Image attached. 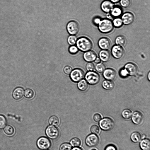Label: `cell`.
<instances>
[{
  "mask_svg": "<svg viewBox=\"0 0 150 150\" xmlns=\"http://www.w3.org/2000/svg\"><path fill=\"white\" fill-rule=\"evenodd\" d=\"M143 116L139 112L135 111L132 114L131 120L134 124L139 125L140 124L143 120Z\"/></svg>",
  "mask_w": 150,
  "mask_h": 150,
  "instance_id": "16",
  "label": "cell"
},
{
  "mask_svg": "<svg viewBox=\"0 0 150 150\" xmlns=\"http://www.w3.org/2000/svg\"><path fill=\"white\" fill-rule=\"evenodd\" d=\"M91 150H97L96 149H92Z\"/></svg>",
  "mask_w": 150,
  "mask_h": 150,
  "instance_id": "50",
  "label": "cell"
},
{
  "mask_svg": "<svg viewBox=\"0 0 150 150\" xmlns=\"http://www.w3.org/2000/svg\"><path fill=\"white\" fill-rule=\"evenodd\" d=\"M48 150V149H46V150Z\"/></svg>",
  "mask_w": 150,
  "mask_h": 150,
  "instance_id": "51",
  "label": "cell"
},
{
  "mask_svg": "<svg viewBox=\"0 0 150 150\" xmlns=\"http://www.w3.org/2000/svg\"><path fill=\"white\" fill-rule=\"evenodd\" d=\"M79 51V49L76 46L74 45H71L69 48V53L72 54L76 53Z\"/></svg>",
  "mask_w": 150,
  "mask_h": 150,
  "instance_id": "38",
  "label": "cell"
},
{
  "mask_svg": "<svg viewBox=\"0 0 150 150\" xmlns=\"http://www.w3.org/2000/svg\"><path fill=\"white\" fill-rule=\"evenodd\" d=\"M46 134L47 137L52 139H55L58 138L59 132L58 129L52 125L48 126L45 130Z\"/></svg>",
  "mask_w": 150,
  "mask_h": 150,
  "instance_id": "6",
  "label": "cell"
},
{
  "mask_svg": "<svg viewBox=\"0 0 150 150\" xmlns=\"http://www.w3.org/2000/svg\"><path fill=\"white\" fill-rule=\"evenodd\" d=\"M99 58L103 62H108L110 58V53L107 50H102L99 53Z\"/></svg>",
  "mask_w": 150,
  "mask_h": 150,
  "instance_id": "19",
  "label": "cell"
},
{
  "mask_svg": "<svg viewBox=\"0 0 150 150\" xmlns=\"http://www.w3.org/2000/svg\"><path fill=\"white\" fill-rule=\"evenodd\" d=\"M115 42L116 45L122 47L125 45L126 42V40L124 36L120 35L116 38Z\"/></svg>",
  "mask_w": 150,
  "mask_h": 150,
  "instance_id": "25",
  "label": "cell"
},
{
  "mask_svg": "<svg viewBox=\"0 0 150 150\" xmlns=\"http://www.w3.org/2000/svg\"><path fill=\"white\" fill-rule=\"evenodd\" d=\"M101 20V19L100 17H96L93 18L92 22L94 25H98Z\"/></svg>",
  "mask_w": 150,
  "mask_h": 150,
  "instance_id": "44",
  "label": "cell"
},
{
  "mask_svg": "<svg viewBox=\"0 0 150 150\" xmlns=\"http://www.w3.org/2000/svg\"><path fill=\"white\" fill-rule=\"evenodd\" d=\"M115 123L111 118L106 117L101 119L99 121V126L100 128L104 131H108L114 127Z\"/></svg>",
  "mask_w": 150,
  "mask_h": 150,
  "instance_id": "4",
  "label": "cell"
},
{
  "mask_svg": "<svg viewBox=\"0 0 150 150\" xmlns=\"http://www.w3.org/2000/svg\"><path fill=\"white\" fill-rule=\"evenodd\" d=\"M128 73V75L133 76L135 75L138 71L137 66L132 63H128L126 64L124 67Z\"/></svg>",
  "mask_w": 150,
  "mask_h": 150,
  "instance_id": "15",
  "label": "cell"
},
{
  "mask_svg": "<svg viewBox=\"0 0 150 150\" xmlns=\"http://www.w3.org/2000/svg\"><path fill=\"white\" fill-rule=\"evenodd\" d=\"M116 76V71L113 69L108 68L103 71V76L107 80H112L115 79Z\"/></svg>",
  "mask_w": 150,
  "mask_h": 150,
  "instance_id": "14",
  "label": "cell"
},
{
  "mask_svg": "<svg viewBox=\"0 0 150 150\" xmlns=\"http://www.w3.org/2000/svg\"><path fill=\"white\" fill-rule=\"evenodd\" d=\"M121 18L123 24L127 25L131 24L133 22L134 16L132 13L126 12L122 15Z\"/></svg>",
  "mask_w": 150,
  "mask_h": 150,
  "instance_id": "13",
  "label": "cell"
},
{
  "mask_svg": "<svg viewBox=\"0 0 150 150\" xmlns=\"http://www.w3.org/2000/svg\"><path fill=\"white\" fill-rule=\"evenodd\" d=\"M24 93V91L23 88L21 87H18L13 91L12 96L14 99L18 100L22 98Z\"/></svg>",
  "mask_w": 150,
  "mask_h": 150,
  "instance_id": "18",
  "label": "cell"
},
{
  "mask_svg": "<svg viewBox=\"0 0 150 150\" xmlns=\"http://www.w3.org/2000/svg\"><path fill=\"white\" fill-rule=\"evenodd\" d=\"M107 17L108 18H107L111 20L112 18L113 17L110 14L108 13L107 15Z\"/></svg>",
  "mask_w": 150,
  "mask_h": 150,
  "instance_id": "47",
  "label": "cell"
},
{
  "mask_svg": "<svg viewBox=\"0 0 150 150\" xmlns=\"http://www.w3.org/2000/svg\"><path fill=\"white\" fill-rule=\"evenodd\" d=\"M68 32L71 35H75L78 32L79 26L78 23L74 21H69L67 25Z\"/></svg>",
  "mask_w": 150,
  "mask_h": 150,
  "instance_id": "9",
  "label": "cell"
},
{
  "mask_svg": "<svg viewBox=\"0 0 150 150\" xmlns=\"http://www.w3.org/2000/svg\"><path fill=\"white\" fill-rule=\"evenodd\" d=\"M84 75V72L82 70L76 68L71 71L70 74V77L73 81L77 82L82 79Z\"/></svg>",
  "mask_w": 150,
  "mask_h": 150,
  "instance_id": "5",
  "label": "cell"
},
{
  "mask_svg": "<svg viewBox=\"0 0 150 150\" xmlns=\"http://www.w3.org/2000/svg\"><path fill=\"white\" fill-rule=\"evenodd\" d=\"M85 79L88 83L91 85H95L98 83L100 80L99 74L93 71H88L86 74Z\"/></svg>",
  "mask_w": 150,
  "mask_h": 150,
  "instance_id": "3",
  "label": "cell"
},
{
  "mask_svg": "<svg viewBox=\"0 0 150 150\" xmlns=\"http://www.w3.org/2000/svg\"><path fill=\"white\" fill-rule=\"evenodd\" d=\"M139 146L142 150H149L150 149L149 139L145 138L142 140L139 144Z\"/></svg>",
  "mask_w": 150,
  "mask_h": 150,
  "instance_id": "21",
  "label": "cell"
},
{
  "mask_svg": "<svg viewBox=\"0 0 150 150\" xmlns=\"http://www.w3.org/2000/svg\"><path fill=\"white\" fill-rule=\"evenodd\" d=\"M97 57L96 53L94 51L91 50L85 52L83 54L84 60L88 62L94 61Z\"/></svg>",
  "mask_w": 150,
  "mask_h": 150,
  "instance_id": "17",
  "label": "cell"
},
{
  "mask_svg": "<svg viewBox=\"0 0 150 150\" xmlns=\"http://www.w3.org/2000/svg\"><path fill=\"white\" fill-rule=\"evenodd\" d=\"M91 131L93 134L97 135L99 134L100 130L98 126L96 125H93L91 128Z\"/></svg>",
  "mask_w": 150,
  "mask_h": 150,
  "instance_id": "34",
  "label": "cell"
},
{
  "mask_svg": "<svg viewBox=\"0 0 150 150\" xmlns=\"http://www.w3.org/2000/svg\"><path fill=\"white\" fill-rule=\"evenodd\" d=\"M130 139L133 142L137 143L141 140L142 136L139 132H135L131 134L130 136Z\"/></svg>",
  "mask_w": 150,
  "mask_h": 150,
  "instance_id": "23",
  "label": "cell"
},
{
  "mask_svg": "<svg viewBox=\"0 0 150 150\" xmlns=\"http://www.w3.org/2000/svg\"><path fill=\"white\" fill-rule=\"evenodd\" d=\"M77 86L80 90L84 91L86 90L88 88V83L85 79H81L78 83Z\"/></svg>",
  "mask_w": 150,
  "mask_h": 150,
  "instance_id": "24",
  "label": "cell"
},
{
  "mask_svg": "<svg viewBox=\"0 0 150 150\" xmlns=\"http://www.w3.org/2000/svg\"><path fill=\"white\" fill-rule=\"evenodd\" d=\"M76 44L79 50L83 52L90 50L93 46L91 41L84 37H81L77 39Z\"/></svg>",
  "mask_w": 150,
  "mask_h": 150,
  "instance_id": "1",
  "label": "cell"
},
{
  "mask_svg": "<svg viewBox=\"0 0 150 150\" xmlns=\"http://www.w3.org/2000/svg\"><path fill=\"white\" fill-rule=\"evenodd\" d=\"M70 144L74 147H77L80 146L81 144V142L80 139L75 137L72 139L70 141Z\"/></svg>",
  "mask_w": 150,
  "mask_h": 150,
  "instance_id": "29",
  "label": "cell"
},
{
  "mask_svg": "<svg viewBox=\"0 0 150 150\" xmlns=\"http://www.w3.org/2000/svg\"><path fill=\"white\" fill-rule=\"evenodd\" d=\"M77 40V37L76 35H71L68 38L67 42L70 45H74L76 44Z\"/></svg>",
  "mask_w": 150,
  "mask_h": 150,
  "instance_id": "31",
  "label": "cell"
},
{
  "mask_svg": "<svg viewBox=\"0 0 150 150\" xmlns=\"http://www.w3.org/2000/svg\"><path fill=\"white\" fill-rule=\"evenodd\" d=\"M131 0H120V4L123 7L126 8L129 7L131 4Z\"/></svg>",
  "mask_w": 150,
  "mask_h": 150,
  "instance_id": "36",
  "label": "cell"
},
{
  "mask_svg": "<svg viewBox=\"0 0 150 150\" xmlns=\"http://www.w3.org/2000/svg\"><path fill=\"white\" fill-rule=\"evenodd\" d=\"M72 146L71 145L67 143H64L60 146V150H71Z\"/></svg>",
  "mask_w": 150,
  "mask_h": 150,
  "instance_id": "35",
  "label": "cell"
},
{
  "mask_svg": "<svg viewBox=\"0 0 150 150\" xmlns=\"http://www.w3.org/2000/svg\"><path fill=\"white\" fill-rule=\"evenodd\" d=\"M122 10L118 6H114L110 12V14L113 17H119L122 14Z\"/></svg>",
  "mask_w": 150,
  "mask_h": 150,
  "instance_id": "20",
  "label": "cell"
},
{
  "mask_svg": "<svg viewBox=\"0 0 150 150\" xmlns=\"http://www.w3.org/2000/svg\"><path fill=\"white\" fill-rule=\"evenodd\" d=\"M105 69V65L102 63H98L96 66V70L98 72L101 73L103 72Z\"/></svg>",
  "mask_w": 150,
  "mask_h": 150,
  "instance_id": "33",
  "label": "cell"
},
{
  "mask_svg": "<svg viewBox=\"0 0 150 150\" xmlns=\"http://www.w3.org/2000/svg\"><path fill=\"white\" fill-rule=\"evenodd\" d=\"M49 122L51 125L57 126L59 125V119L57 116L53 115L50 118Z\"/></svg>",
  "mask_w": 150,
  "mask_h": 150,
  "instance_id": "26",
  "label": "cell"
},
{
  "mask_svg": "<svg viewBox=\"0 0 150 150\" xmlns=\"http://www.w3.org/2000/svg\"><path fill=\"white\" fill-rule=\"evenodd\" d=\"M99 31L103 33H108L111 32L113 29L112 22L108 18L101 19L98 25Z\"/></svg>",
  "mask_w": 150,
  "mask_h": 150,
  "instance_id": "2",
  "label": "cell"
},
{
  "mask_svg": "<svg viewBox=\"0 0 150 150\" xmlns=\"http://www.w3.org/2000/svg\"><path fill=\"white\" fill-rule=\"evenodd\" d=\"M112 23L113 26L117 28L121 27L123 24L121 18L119 17L115 18L113 20Z\"/></svg>",
  "mask_w": 150,
  "mask_h": 150,
  "instance_id": "27",
  "label": "cell"
},
{
  "mask_svg": "<svg viewBox=\"0 0 150 150\" xmlns=\"http://www.w3.org/2000/svg\"><path fill=\"white\" fill-rule=\"evenodd\" d=\"M4 131L6 134L9 136L13 135L14 133L13 128L11 126L8 125L5 127Z\"/></svg>",
  "mask_w": 150,
  "mask_h": 150,
  "instance_id": "30",
  "label": "cell"
},
{
  "mask_svg": "<svg viewBox=\"0 0 150 150\" xmlns=\"http://www.w3.org/2000/svg\"><path fill=\"white\" fill-rule=\"evenodd\" d=\"M150 72H149L148 74V77H147L148 79L149 80V81H150Z\"/></svg>",
  "mask_w": 150,
  "mask_h": 150,
  "instance_id": "49",
  "label": "cell"
},
{
  "mask_svg": "<svg viewBox=\"0 0 150 150\" xmlns=\"http://www.w3.org/2000/svg\"><path fill=\"white\" fill-rule=\"evenodd\" d=\"M111 52L114 58L116 59H119L123 56L124 54V50L122 46L116 45L112 47Z\"/></svg>",
  "mask_w": 150,
  "mask_h": 150,
  "instance_id": "10",
  "label": "cell"
},
{
  "mask_svg": "<svg viewBox=\"0 0 150 150\" xmlns=\"http://www.w3.org/2000/svg\"><path fill=\"white\" fill-rule=\"evenodd\" d=\"M102 86L103 88L106 90H110L112 89L114 86V83L112 81L105 80L102 83Z\"/></svg>",
  "mask_w": 150,
  "mask_h": 150,
  "instance_id": "22",
  "label": "cell"
},
{
  "mask_svg": "<svg viewBox=\"0 0 150 150\" xmlns=\"http://www.w3.org/2000/svg\"><path fill=\"white\" fill-rule=\"evenodd\" d=\"M98 45L99 47L101 49L107 50L110 47V41L107 38L102 37L98 41Z\"/></svg>",
  "mask_w": 150,
  "mask_h": 150,
  "instance_id": "12",
  "label": "cell"
},
{
  "mask_svg": "<svg viewBox=\"0 0 150 150\" xmlns=\"http://www.w3.org/2000/svg\"><path fill=\"white\" fill-rule=\"evenodd\" d=\"M114 6V3L110 0H105L103 1L100 4V8L104 12L109 13Z\"/></svg>",
  "mask_w": 150,
  "mask_h": 150,
  "instance_id": "11",
  "label": "cell"
},
{
  "mask_svg": "<svg viewBox=\"0 0 150 150\" xmlns=\"http://www.w3.org/2000/svg\"><path fill=\"white\" fill-rule=\"evenodd\" d=\"M93 118L96 122H98L101 119L102 117L99 114L96 113L94 115Z\"/></svg>",
  "mask_w": 150,
  "mask_h": 150,
  "instance_id": "43",
  "label": "cell"
},
{
  "mask_svg": "<svg viewBox=\"0 0 150 150\" xmlns=\"http://www.w3.org/2000/svg\"><path fill=\"white\" fill-rule=\"evenodd\" d=\"M25 96L27 98L30 99L34 96V93L33 91L31 89L28 88L26 89L24 92Z\"/></svg>",
  "mask_w": 150,
  "mask_h": 150,
  "instance_id": "32",
  "label": "cell"
},
{
  "mask_svg": "<svg viewBox=\"0 0 150 150\" xmlns=\"http://www.w3.org/2000/svg\"><path fill=\"white\" fill-rule=\"evenodd\" d=\"M37 145L38 147L40 149L45 150L49 149L51 146L50 140L45 137H41L37 141Z\"/></svg>",
  "mask_w": 150,
  "mask_h": 150,
  "instance_id": "7",
  "label": "cell"
},
{
  "mask_svg": "<svg viewBox=\"0 0 150 150\" xmlns=\"http://www.w3.org/2000/svg\"><path fill=\"white\" fill-rule=\"evenodd\" d=\"M72 68L70 66H67L64 69V72L67 74H70L72 71Z\"/></svg>",
  "mask_w": 150,
  "mask_h": 150,
  "instance_id": "41",
  "label": "cell"
},
{
  "mask_svg": "<svg viewBox=\"0 0 150 150\" xmlns=\"http://www.w3.org/2000/svg\"><path fill=\"white\" fill-rule=\"evenodd\" d=\"M132 112L129 109H125L123 110L122 113V117L125 119H129L132 116Z\"/></svg>",
  "mask_w": 150,
  "mask_h": 150,
  "instance_id": "28",
  "label": "cell"
},
{
  "mask_svg": "<svg viewBox=\"0 0 150 150\" xmlns=\"http://www.w3.org/2000/svg\"><path fill=\"white\" fill-rule=\"evenodd\" d=\"M94 61L95 63L98 64L100 62L101 60L99 57H97Z\"/></svg>",
  "mask_w": 150,
  "mask_h": 150,
  "instance_id": "45",
  "label": "cell"
},
{
  "mask_svg": "<svg viewBox=\"0 0 150 150\" xmlns=\"http://www.w3.org/2000/svg\"><path fill=\"white\" fill-rule=\"evenodd\" d=\"M71 150H83L81 148L77 147H74L71 149Z\"/></svg>",
  "mask_w": 150,
  "mask_h": 150,
  "instance_id": "46",
  "label": "cell"
},
{
  "mask_svg": "<svg viewBox=\"0 0 150 150\" xmlns=\"http://www.w3.org/2000/svg\"><path fill=\"white\" fill-rule=\"evenodd\" d=\"M113 3H118L120 0H110Z\"/></svg>",
  "mask_w": 150,
  "mask_h": 150,
  "instance_id": "48",
  "label": "cell"
},
{
  "mask_svg": "<svg viewBox=\"0 0 150 150\" xmlns=\"http://www.w3.org/2000/svg\"><path fill=\"white\" fill-rule=\"evenodd\" d=\"M119 74L121 77L123 78L126 77L128 75V72L124 68L120 70Z\"/></svg>",
  "mask_w": 150,
  "mask_h": 150,
  "instance_id": "40",
  "label": "cell"
},
{
  "mask_svg": "<svg viewBox=\"0 0 150 150\" xmlns=\"http://www.w3.org/2000/svg\"><path fill=\"white\" fill-rule=\"evenodd\" d=\"M6 120L3 115H0V129L4 128L6 126Z\"/></svg>",
  "mask_w": 150,
  "mask_h": 150,
  "instance_id": "37",
  "label": "cell"
},
{
  "mask_svg": "<svg viewBox=\"0 0 150 150\" xmlns=\"http://www.w3.org/2000/svg\"><path fill=\"white\" fill-rule=\"evenodd\" d=\"M104 150H117V149L114 145L110 144L105 147Z\"/></svg>",
  "mask_w": 150,
  "mask_h": 150,
  "instance_id": "42",
  "label": "cell"
},
{
  "mask_svg": "<svg viewBox=\"0 0 150 150\" xmlns=\"http://www.w3.org/2000/svg\"><path fill=\"white\" fill-rule=\"evenodd\" d=\"M86 70L88 71H93L95 69V66L92 62H88L86 65Z\"/></svg>",
  "mask_w": 150,
  "mask_h": 150,
  "instance_id": "39",
  "label": "cell"
},
{
  "mask_svg": "<svg viewBox=\"0 0 150 150\" xmlns=\"http://www.w3.org/2000/svg\"><path fill=\"white\" fill-rule=\"evenodd\" d=\"M86 145L90 147H93L96 146L99 143V139L96 134H91L88 135L85 139Z\"/></svg>",
  "mask_w": 150,
  "mask_h": 150,
  "instance_id": "8",
  "label": "cell"
}]
</instances>
